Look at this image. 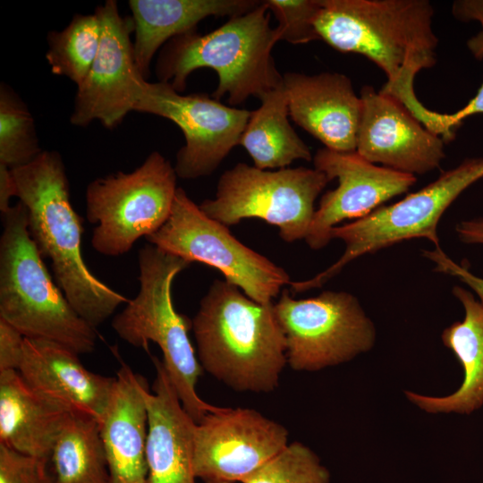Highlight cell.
<instances>
[{
  "label": "cell",
  "instance_id": "cell-16",
  "mask_svg": "<svg viewBox=\"0 0 483 483\" xmlns=\"http://www.w3.org/2000/svg\"><path fill=\"white\" fill-rule=\"evenodd\" d=\"M362 113L356 152L368 161L412 174L439 167L445 141L425 128L395 99L371 86L360 90Z\"/></svg>",
  "mask_w": 483,
  "mask_h": 483
},
{
  "label": "cell",
  "instance_id": "cell-24",
  "mask_svg": "<svg viewBox=\"0 0 483 483\" xmlns=\"http://www.w3.org/2000/svg\"><path fill=\"white\" fill-rule=\"evenodd\" d=\"M252 111L240 138L242 145L261 169L285 168L296 159H312L309 147L291 126L288 97L284 85L265 95Z\"/></svg>",
  "mask_w": 483,
  "mask_h": 483
},
{
  "label": "cell",
  "instance_id": "cell-9",
  "mask_svg": "<svg viewBox=\"0 0 483 483\" xmlns=\"http://www.w3.org/2000/svg\"><path fill=\"white\" fill-rule=\"evenodd\" d=\"M332 180L316 168L303 166L261 170L238 163L220 176L216 196L199 207L226 226L246 218H258L279 229L286 242L305 239L315 200Z\"/></svg>",
  "mask_w": 483,
  "mask_h": 483
},
{
  "label": "cell",
  "instance_id": "cell-6",
  "mask_svg": "<svg viewBox=\"0 0 483 483\" xmlns=\"http://www.w3.org/2000/svg\"><path fill=\"white\" fill-rule=\"evenodd\" d=\"M138 265L139 292L113 318L112 327L132 346L148 350L150 342L158 345L182 407L198 423L223 407L208 403L197 393L203 369L189 337L192 320L178 313L173 303V281L190 263L148 243L138 252Z\"/></svg>",
  "mask_w": 483,
  "mask_h": 483
},
{
  "label": "cell",
  "instance_id": "cell-22",
  "mask_svg": "<svg viewBox=\"0 0 483 483\" xmlns=\"http://www.w3.org/2000/svg\"><path fill=\"white\" fill-rule=\"evenodd\" d=\"M453 294L464 309V318L447 326L441 338L460 361L463 381L453 394L428 396L407 391L408 399L428 413L470 414L483 406V304L470 290L455 285Z\"/></svg>",
  "mask_w": 483,
  "mask_h": 483
},
{
  "label": "cell",
  "instance_id": "cell-29",
  "mask_svg": "<svg viewBox=\"0 0 483 483\" xmlns=\"http://www.w3.org/2000/svg\"><path fill=\"white\" fill-rule=\"evenodd\" d=\"M270 12L278 21L280 40L304 44L319 39L315 21L321 0H267Z\"/></svg>",
  "mask_w": 483,
  "mask_h": 483
},
{
  "label": "cell",
  "instance_id": "cell-28",
  "mask_svg": "<svg viewBox=\"0 0 483 483\" xmlns=\"http://www.w3.org/2000/svg\"><path fill=\"white\" fill-rule=\"evenodd\" d=\"M242 483H331V475L313 450L292 442Z\"/></svg>",
  "mask_w": 483,
  "mask_h": 483
},
{
  "label": "cell",
  "instance_id": "cell-7",
  "mask_svg": "<svg viewBox=\"0 0 483 483\" xmlns=\"http://www.w3.org/2000/svg\"><path fill=\"white\" fill-rule=\"evenodd\" d=\"M483 179V157L467 158L453 169L401 200L382 205L369 215L330 232L331 239L345 244L342 257L306 281L292 282V292L319 288L347 264L366 254L414 238H425L440 248L438 223L452 203L470 185Z\"/></svg>",
  "mask_w": 483,
  "mask_h": 483
},
{
  "label": "cell",
  "instance_id": "cell-33",
  "mask_svg": "<svg viewBox=\"0 0 483 483\" xmlns=\"http://www.w3.org/2000/svg\"><path fill=\"white\" fill-rule=\"evenodd\" d=\"M24 336L0 318V372L18 370L23 355Z\"/></svg>",
  "mask_w": 483,
  "mask_h": 483
},
{
  "label": "cell",
  "instance_id": "cell-36",
  "mask_svg": "<svg viewBox=\"0 0 483 483\" xmlns=\"http://www.w3.org/2000/svg\"><path fill=\"white\" fill-rule=\"evenodd\" d=\"M17 197V187L12 169L0 164V212L5 213L11 208L10 200Z\"/></svg>",
  "mask_w": 483,
  "mask_h": 483
},
{
  "label": "cell",
  "instance_id": "cell-17",
  "mask_svg": "<svg viewBox=\"0 0 483 483\" xmlns=\"http://www.w3.org/2000/svg\"><path fill=\"white\" fill-rule=\"evenodd\" d=\"M79 354L41 338H24L18 372L39 396L67 412H80L101 419L115 377L87 369Z\"/></svg>",
  "mask_w": 483,
  "mask_h": 483
},
{
  "label": "cell",
  "instance_id": "cell-8",
  "mask_svg": "<svg viewBox=\"0 0 483 483\" xmlns=\"http://www.w3.org/2000/svg\"><path fill=\"white\" fill-rule=\"evenodd\" d=\"M177 174L157 151L131 173L97 178L86 190V216L96 225L91 245L98 253L118 257L141 237L158 231L167 221L177 191Z\"/></svg>",
  "mask_w": 483,
  "mask_h": 483
},
{
  "label": "cell",
  "instance_id": "cell-5",
  "mask_svg": "<svg viewBox=\"0 0 483 483\" xmlns=\"http://www.w3.org/2000/svg\"><path fill=\"white\" fill-rule=\"evenodd\" d=\"M1 219L0 318L24 337L50 340L77 354L91 352L96 328L54 282L30 234L25 206L19 201Z\"/></svg>",
  "mask_w": 483,
  "mask_h": 483
},
{
  "label": "cell",
  "instance_id": "cell-27",
  "mask_svg": "<svg viewBox=\"0 0 483 483\" xmlns=\"http://www.w3.org/2000/svg\"><path fill=\"white\" fill-rule=\"evenodd\" d=\"M43 150L33 116L21 97L4 83L0 87V164L13 169L30 163Z\"/></svg>",
  "mask_w": 483,
  "mask_h": 483
},
{
  "label": "cell",
  "instance_id": "cell-30",
  "mask_svg": "<svg viewBox=\"0 0 483 483\" xmlns=\"http://www.w3.org/2000/svg\"><path fill=\"white\" fill-rule=\"evenodd\" d=\"M48 461L0 444V483H54Z\"/></svg>",
  "mask_w": 483,
  "mask_h": 483
},
{
  "label": "cell",
  "instance_id": "cell-14",
  "mask_svg": "<svg viewBox=\"0 0 483 483\" xmlns=\"http://www.w3.org/2000/svg\"><path fill=\"white\" fill-rule=\"evenodd\" d=\"M95 12L102 23L101 42L88 74L77 86L70 121L84 127L98 120L103 126L113 129L134 111L147 80L134 59L132 18L122 16L114 0L106 1Z\"/></svg>",
  "mask_w": 483,
  "mask_h": 483
},
{
  "label": "cell",
  "instance_id": "cell-19",
  "mask_svg": "<svg viewBox=\"0 0 483 483\" xmlns=\"http://www.w3.org/2000/svg\"><path fill=\"white\" fill-rule=\"evenodd\" d=\"M156 378L144 392L148 414L146 483H196L193 440L197 422L182 407L161 360L152 356Z\"/></svg>",
  "mask_w": 483,
  "mask_h": 483
},
{
  "label": "cell",
  "instance_id": "cell-4",
  "mask_svg": "<svg viewBox=\"0 0 483 483\" xmlns=\"http://www.w3.org/2000/svg\"><path fill=\"white\" fill-rule=\"evenodd\" d=\"M270 13L261 1L253 10L231 17L208 33L194 30L172 38L157 62L159 81L181 93L193 71L209 68L218 76L213 98L218 100L226 94L232 106L250 97L260 100L283 85V75L272 56L280 38L276 27L270 26Z\"/></svg>",
  "mask_w": 483,
  "mask_h": 483
},
{
  "label": "cell",
  "instance_id": "cell-15",
  "mask_svg": "<svg viewBox=\"0 0 483 483\" xmlns=\"http://www.w3.org/2000/svg\"><path fill=\"white\" fill-rule=\"evenodd\" d=\"M314 168L338 186L326 192L315 211L305 242L312 250L326 247L331 230L347 219H359L390 199L403 194L416 182L412 174L378 166L354 152L320 148L313 157Z\"/></svg>",
  "mask_w": 483,
  "mask_h": 483
},
{
  "label": "cell",
  "instance_id": "cell-32",
  "mask_svg": "<svg viewBox=\"0 0 483 483\" xmlns=\"http://www.w3.org/2000/svg\"><path fill=\"white\" fill-rule=\"evenodd\" d=\"M467 47L478 60L483 59V31L467 41ZM483 114V83L465 106L453 114H444L445 126L448 132L455 137V131L464 119L470 115Z\"/></svg>",
  "mask_w": 483,
  "mask_h": 483
},
{
  "label": "cell",
  "instance_id": "cell-34",
  "mask_svg": "<svg viewBox=\"0 0 483 483\" xmlns=\"http://www.w3.org/2000/svg\"><path fill=\"white\" fill-rule=\"evenodd\" d=\"M455 232L459 240L465 244L483 245V216L460 221Z\"/></svg>",
  "mask_w": 483,
  "mask_h": 483
},
{
  "label": "cell",
  "instance_id": "cell-21",
  "mask_svg": "<svg viewBox=\"0 0 483 483\" xmlns=\"http://www.w3.org/2000/svg\"><path fill=\"white\" fill-rule=\"evenodd\" d=\"M256 0H130L135 40L133 55L138 70L147 80L149 66L160 47L175 37L194 31L209 16L243 14L256 8Z\"/></svg>",
  "mask_w": 483,
  "mask_h": 483
},
{
  "label": "cell",
  "instance_id": "cell-18",
  "mask_svg": "<svg viewBox=\"0 0 483 483\" xmlns=\"http://www.w3.org/2000/svg\"><path fill=\"white\" fill-rule=\"evenodd\" d=\"M283 85L288 97L289 116L295 123L328 149L356 151L362 101L347 76L337 72H287L283 75Z\"/></svg>",
  "mask_w": 483,
  "mask_h": 483
},
{
  "label": "cell",
  "instance_id": "cell-20",
  "mask_svg": "<svg viewBox=\"0 0 483 483\" xmlns=\"http://www.w3.org/2000/svg\"><path fill=\"white\" fill-rule=\"evenodd\" d=\"M148 381L123 361L106 409L99 420L109 483H146L148 414L144 392Z\"/></svg>",
  "mask_w": 483,
  "mask_h": 483
},
{
  "label": "cell",
  "instance_id": "cell-26",
  "mask_svg": "<svg viewBox=\"0 0 483 483\" xmlns=\"http://www.w3.org/2000/svg\"><path fill=\"white\" fill-rule=\"evenodd\" d=\"M102 23L98 14H76L60 31L47 35L46 58L51 72L79 86L88 74L99 49Z\"/></svg>",
  "mask_w": 483,
  "mask_h": 483
},
{
  "label": "cell",
  "instance_id": "cell-35",
  "mask_svg": "<svg viewBox=\"0 0 483 483\" xmlns=\"http://www.w3.org/2000/svg\"><path fill=\"white\" fill-rule=\"evenodd\" d=\"M452 13L462 21H477L483 31V0H457L452 6Z\"/></svg>",
  "mask_w": 483,
  "mask_h": 483
},
{
  "label": "cell",
  "instance_id": "cell-11",
  "mask_svg": "<svg viewBox=\"0 0 483 483\" xmlns=\"http://www.w3.org/2000/svg\"><path fill=\"white\" fill-rule=\"evenodd\" d=\"M274 309L286 341L287 364L296 371L347 362L376 342L372 320L347 292L325 291L296 300L284 289Z\"/></svg>",
  "mask_w": 483,
  "mask_h": 483
},
{
  "label": "cell",
  "instance_id": "cell-3",
  "mask_svg": "<svg viewBox=\"0 0 483 483\" xmlns=\"http://www.w3.org/2000/svg\"><path fill=\"white\" fill-rule=\"evenodd\" d=\"M202 369L237 392L270 393L287 365L274 303L260 304L235 284L215 280L192 319Z\"/></svg>",
  "mask_w": 483,
  "mask_h": 483
},
{
  "label": "cell",
  "instance_id": "cell-1",
  "mask_svg": "<svg viewBox=\"0 0 483 483\" xmlns=\"http://www.w3.org/2000/svg\"><path fill=\"white\" fill-rule=\"evenodd\" d=\"M433 14L428 0H321L315 28L335 50L374 62L387 76L379 92L442 137L443 114L425 107L414 91L416 74L436 63Z\"/></svg>",
  "mask_w": 483,
  "mask_h": 483
},
{
  "label": "cell",
  "instance_id": "cell-12",
  "mask_svg": "<svg viewBox=\"0 0 483 483\" xmlns=\"http://www.w3.org/2000/svg\"><path fill=\"white\" fill-rule=\"evenodd\" d=\"M134 111L174 122L185 144L176 154L178 177L211 174L239 145L251 112L225 106L206 94L182 95L166 82L144 80Z\"/></svg>",
  "mask_w": 483,
  "mask_h": 483
},
{
  "label": "cell",
  "instance_id": "cell-10",
  "mask_svg": "<svg viewBox=\"0 0 483 483\" xmlns=\"http://www.w3.org/2000/svg\"><path fill=\"white\" fill-rule=\"evenodd\" d=\"M145 239L190 264L199 262L217 269L225 281L260 304L272 303L292 282L284 268L241 242L228 226L205 215L179 187L167 221Z\"/></svg>",
  "mask_w": 483,
  "mask_h": 483
},
{
  "label": "cell",
  "instance_id": "cell-23",
  "mask_svg": "<svg viewBox=\"0 0 483 483\" xmlns=\"http://www.w3.org/2000/svg\"><path fill=\"white\" fill-rule=\"evenodd\" d=\"M67 413L36 394L18 370L0 372V444L49 462Z\"/></svg>",
  "mask_w": 483,
  "mask_h": 483
},
{
  "label": "cell",
  "instance_id": "cell-13",
  "mask_svg": "<svg viewBox=\"0 0 483 483\" xmlns=\"http://www.w3.org/2000/svg\"><path fill=\"white\" fill-rule=\"evenodd\" d=\"M288 444L280 423L253 409L223 407L196 424L194 474L203 483H242Z\"/></svg>",
  "mask_w": 483,
  "mask_h": 483
},
{
  "label": "cell",
  "instance_id": "cell-25",
  "mask_svg": "<svg viewBox=\"0 0 483 483\" xmlns=\"http://www.w3.org/2000/svg\"><path fill=\"white\" fill-rule=\"evenodd\" d=\"M54 483H109L99 422L89 415L68 412L52 449Z\"/></svg>",
  "mask_w": 483,
  "mask_h": 483
},
{
  "label": "cell",
  "instance_id": "cell-2",
  "mask_svg": "<svg viewBox=\"0 0 483 483\" xmlns=\"http://www.w3.org/2000/svg\"><path fill=\"white\" fill-rule=\"evenodd\" d=\"M17 198L28 211L30 234L76 312L97 328L130 300L99 280L83 258V219L73 209L61 155L42 151L12 169Z\"/></svg>",
  "mask_w": 483,
  "mask_h": 483
},
{
  "label": "cell",
  "instance_id": "cell-31",
  "mask_svg": "<svg viewBox=\"0 0 483 483\" xmlns=\"http://www.w3.org/2000/svg\"><path fill=\"white\" fill-rule=\"evenodd\" d=\"M422 255L434 262L436 272L454 276L468 285L483 304V277L474 275L465 266L457 264L441 248H436L433 250H423Z\"/></svg>",
  "mask_w": 483,
  "mask_h": 483
}]
</instances>
